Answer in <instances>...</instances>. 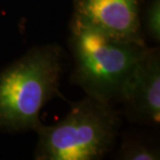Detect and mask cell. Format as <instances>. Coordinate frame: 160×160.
<instances>
[{"label":"cell","mask_w":160,"mask_h":160,"mask_svg":"<svg viewBox=\"0 0 160 160\" xmlns=\"http://www.w3.org/2000/svg\"><path fill=\"white\" fill-rule=\"evenodd\" d=\"M70 46L74 58L73 80L86 96L112 104L133 67L145 53V42L120 41L72 20Z\"/></svg>","instance_id":"3957f363"},{"label":"cell","mask_w":160,"mask_h":160,"mask_svg":"<svg viewBox=\"0 0 160 160\" xmlns=\"http://www.w3.org/2000/svg\"><path fill=\"white\" fill-rule=\"evenodd\" d=\"M120 101L148 123L160 122V54L147 48L133 67L120 94Z\"/></svg>","instance_id":"5b68a950"},{"label":"cell","mask_w":160,"mask_h":160,"mask_svg":"<svg viewBox=\"0 0 160 160\" xmlns=\"http://www.w3.org/2000/svg\"><path fill=\"white\" fill-rule=\"evenodd\" d=\"M119 158L123 160H158L159 149L142 142H127L122 147Z\"/></svg>","instance_id":"8992f818"},{"label":"cell","mask_w":160,"mask_h":160,"mask_svg":"<svg viewBox=\"0 0 160 160\" xmlns=\"http://www.w3.org/2000/svg\"><path fill=\"white\" fill-rule=\"evenodd\" d=\"M62 49L56 44L33 47L0 72V129L37 130L41 112L58 89Z\"/></svg>","instance_id":"6da1fadb"},{"label":"cell","mask_w":160,"mask_h":160,"mask_svg":"<svg viewBox=\"0 0 160 160\" xmlns=\"http://www.w3.org/2000/svg\"><path fill=\"white\" fill-rule=\"evenodd\" d=\"M120 126L112 104L85 96L57 123L37 128L34 159H101L113 147Z\"/></svg>","instance_id":"7a4b0ae2"},{"label":"cell","mask_w":160,"mask_h":160,"mask_svg":"<svg viewBox=\"0 0 160 160\" xmlns=\"http://www.w3.org/2000/svg\"><path fill=\"white\" fill-rule=\"evenodd\" d=\"M72 20L116 40L145 42L139 0H73Z\"/></svg>","instance_id":"277c9868"},{"label":"cell","mask_w":160,"mask_h":160,"mask_svg":"<svg viewBox=\"0 0 160 160\" xmlns=\"http://www.w3.org/2000/svg\"><path fill=\"white\" fill-rule=\"evenodd\" d=\"M143 31L152 41H160V0H149L143 12Z\"/></svg>","instance_id":"52a82bcc"}]
</instances>
